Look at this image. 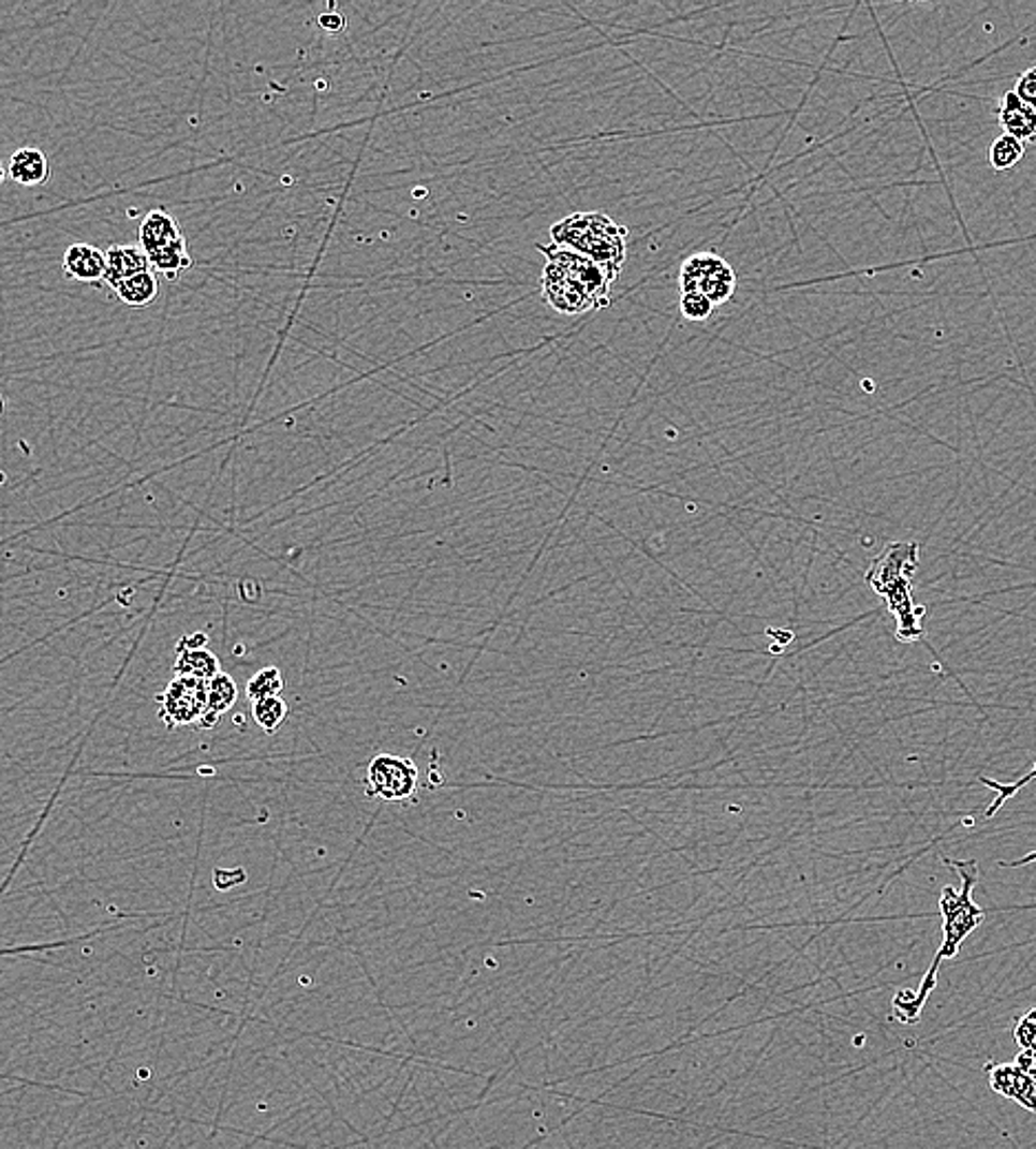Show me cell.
I'll return each mask as SVG.
<instances>
[{
	"instance_id": "e0dca14e",
	"label": "cell",
	"mask_w": 1036,
	"mask_h": 1149,
	"mask_svg": "<svg viewBox=\"0 0 1036 1149\" xmlns=\"http://www.w3.org/2000/svg\"><path fill=\"white\" fill-rule=\"evenodd\" d=\"M120 301L129 308H148L153 306L160 296V279L153 270L142 272L137 277L127 279L116 288Z\"/></svg>"
},
{
	"instance_id": "8992f818",
	"label": "cell",
	"mask_w": 1036,
	"mask_h": 1149,
	"mask_svg": "<svg viewBox=\"0 0 1036 1149\" xmlns=\"http://www.w3.org/2000/svg\"><path fill=\"white\" fill-rule=\"evenodd\" d=\"M418 767L412 758L396 754H379L367 765L365 790L369 798L400 802L412 798L418 790Z\"/></svg>"
},
{
	"instance_id": "52a82bcc",
	"label": "cell",
	"mask_w": 1036,
	"mask_h": 1149,
	"mask_svg": "<svg viewBox=\"0 0 1036 1149\" xmlns=\"http://www.w3.org/2000/svg\"><path fill=\"white\" fill-rule=\"evenodd\" d=\"M158 703L160 719L168 730L202 723L208 712V683L189 677H175L158 696Z\"/></svg>"
},
{
	"instance_id": "ffe728a7",
	"label": "cell",
	"mask_w": 1036,
	"mask_h": 1149,
	"mask_svg": "<svg viewBox=\"0 0 1036 1149\" xmlns=\"http://www.w3.org/2000/svg\"><path fill=\"white\" fill-rule=\"evenodd\" d=\"M979 781H981L983 785H988L990 790H994V792L998 794V796H996V800H994V802H992V805L988 807V811H986V815H988V819H992V815H994V811H996L998 807H1002V805H1004V802H1006V800H1008L1010 796H1015V794H1017V792H1019L1021 787H1025V785H1027L1030 781H1036V763H1034V769H1032V771H1030V774H1027L1025 778H1021V781H1017V783H1012V785H1004V783H994V781H990V778H979ZM1030 863H1036V851H1034V854H1030V856L1021 858V860H1015V863L1006 865V867H1025V865H1030Z\"/></svg>"
},
{
	"instance_id": "484cf974",
	"label": "cell",
	"mask_w": 1036,
	"mask_h": 1149,
	"mask_svg": "<svg viewBox=\"0 0 1036 1149\" xmlns=\"http://www.w3.org/2000/svg\"><path fill=\"white\" fill-rule=\"evenodd\" d=\"M1015 1063L1019 1065V1070H1023L1027 1077L1036 1084V1048H1025L1017 1055Z\"/></svg>"
},
{
	"instance_id": "9a60e30c",
	"label": "cell",
	"mask_w": 1036,
	"mask_h": 1149,
	"mask_svg": "<svg viewBox=\"0 0 1036 1149\" xmlns=\"http://www.w3.org/2000/svg\"><path fill=\"white\" fill-rule=\"evenodd\" d=\"M237 696H239V690H237L235 679L231 675H226V673L217 675L208 683V712L202 719L199 727H204V730L214 727L221 717H224L226 712H231L235 708Z\"/></svg>"
},
{
	"instance_id": "44dd1931",
	"label": "cell",
	"mask_w": 1036,
	"mask_h": 1149,
	"mask_svg": "<svg viewBox=\"0 0 1036 1149\" xmlns=\"http://www.w3.org/2000/svg\"><path fill=\"white\" fill-rule=\"evenodd\" d=\"M252 717L266 734H275L287 719V703L281 696L256 701L252 706Z\"/></svg>"
},
{
	"instance_id": "d4e9b609",
	"label": "cell",
	"mask_w": 1036,
	"mask_h": 1149,
	"mask_svg": "<svg viewBox=\"0 0 1036 1149\" xmlns=\"http://www.w3.org/2000/svg\"><path fill=\"white\" fill-rule=\"evenodd\" d=\"M316 23H319V27H321L323 31H327V33H341V31H345V27H347L345 16L339 14V12L323 14V16H319Z\"/></svg>"
},
{
	"instance_id": "7a4b0ae2",
	"label": "cell",
	"mask_w": 1036,
	"mask_h": 1149,
	"mask_svg": "<svg viewBox=\"0 0 1036 1149\" xmlns=\"http://www.w3.org/2000/svg\"><path fill=\"white\" fill-rule=\"evenodd\" d=\"M546 256L542 272V294L546 304L560 314L579 316L610 306V277L588 256L560 248L537 246Z\"/></svg>"
},
{
	"instance_id": "2e32d148",
	"label": "cell",
	"mask_w": 1036,
	"mask_h": 1149,
	"mask_svg": "<svg viewBox=\"0 0 1036 1149\" xmlns=\"http://www.w3.org/2000/svg\"><path fill=\"white\" fill-rule=\"evenodd\" d=\"M148 259H151L153 272H160L168 281H177L181 277V272H187L193 266V256L189 252L187 237H181V239L173 241L171 246H166V248H162V250H158L153 254H148Z\"/></svg>"
},
{
	"instance_id": "6da1fadb",
	"label": "cell",
	"mask_w": 1036,
	"mask_h": 1149,
	"mask_svg": "<svg viewBox=\"0 0 1036 1149\" xmlns=\"http://www.w3.org/2000/svg\"><path fill=\"white\" fill-rule=\"evenodd\" d=\"M950 867H954V871L959 873L961 878V888H952V886H944V892L939 896V913L944 917V924H942V931H944V942L937 951V957L933 961V967L929 969V975L923 977L921 986H919V992L917 997L911 995L908 990H902L896 995L893 999V1006H896V1015L902 1019V1021H917L923 1004H927V999L931 995V990L935 988V982H937V969L942 959H952L957 957L959 953V946L961 942H964L977 926L983 922L986 917V911L973 900V888L979 880V871H977V863L975 860H968V863H959V860H946Z\"/></svg>"
},
{
	"instance_id": "7402d4cb",
	"label": "cell",
	"mask_w": 1036,
	"mask_h": 1149,
	"mask_svg": "<svg viewBox=\"0 0 1036 1149\" xmlns=\"http://www.w3.org/2000/svg\"><path fill=\"white\" fill-rule=\"evenodd\" d=\"M714 304L708 299L706 294H698V292H687V294H681V314L687 319V321H694V323H702L708 321L714 312Z\"/></svg>"
},
{
	"instance_id": "8fae6325",
	"label": "cell",
	"mask_w": 1036,
	"mask_h": 1149,
	"mask_svg": "<svg viewBox=\"0 0 1036 1149\" xmlns=\"http://www.w3.org/2000/svg\"><path fill=\"white\" fill-rule=\"evenodd\" d=\"M153 270L151 268V259H148V254L139 248V246H129V244H116L110 246L106 250V285L110 288H118L120 283H124L127 279L131 277H137L142 272H148Z\"/></svg>"
},
{
	"instance_id": "d6986e66",
	"label": "cell",
	"mask_w": 1036,
	"mask_h": 1149,
	"mask_svg": "<svg viewBox=\"0 0 1036 1149\" xmlns=\"http://www.w3.org/2000/svg\"><path fill=\"white\" fill-rule=\"evenodd\" d=\"M285 688V679H283V673L279 668H275V665H268V668L258 671L246 686V694L252 703L256 701H264V698H272V696H281Z\"/></svg>"
},
{
	"instance_id": "277c9868",
	"label": "cell",
	"mask_w": 1036,
	"mask_h": 1149,
	"mask_svg": "<svg viewBox=\"0 0 1036 1149\" xmlns=\"http://www.w3.org/2000/svg\"><path fill=\"white\" fill-rule=\"evenodd\" d=\"M627 229L606 212H575L550 229L554 246L579 252L606 270L615 283L625 264Z\"/></svg>"
},
{
	"instance_id": "9c48e42d",
	"label": "cell",
	"mask_w": 1036,
	"mask_h": 1149,
	"mask_svg": "<svg viewBox=\"0 0 1036 1149\" xmlns=\"http://www.w3.org/2000/svg\"><path fill=\"white\" fill-rule=\"evenodd\" d=\"M990 1088L1010 1101H1017L1032 1115H1036V1084L1017 1063H998L988 1067Z\"/></svg>"
},
{
	"instance_id": "603a6c76",
	"label": "cell",
	"mask_w": 1036,
	"mask_h": 1149,
	"mask_svg": "<svg viewBox=\"0 0 1036 1149\" xmlns=\"http://www.w3.org/2000/svg\"><path fill=\"white\" fill-rule=\"evenodd\" d=\"M1015 1040L1017 1044L1021 1046V1050L1025 1048H1036V1008H1032L1015 1028Z\"/></svg>"
},
{
	"instance_id": "5b68a950",
	"label": "cell",
	"mask_w": 1036,
	"mask_h": 1149,
	"mask_svg": "<svg viewBox=\"0 0 1036 1149\" xmlns=\"http://www.w3.org/2000/svg\"><path fill=\"white\" fill-rule=\"evenodd\" d=\"M681 294H706L714 306H723L736 292V272L723 256L714 252H696L687 256L679 272Z\"/></svg>"
},
{
	"instance_id": "7c38bea8",
	"label": "cell",
	"mask_w": 1036,
	"mask_h": 1149,
	"mask_svg": "<svg viewBox=\"0 0 1036 1149\" xmlns=\"http://www.w3.org/2000/svg\"><path fill=\"white\" fill-rule=\"evenodd\" d=\"M998 124L1004 127L1006 135L1023 144L1036 142V111L1015 91H1008L1002 106H998Z\"/></svg>"
},
{
	"instance_id": "4fadbf2b",
	"label": "cell",
	"mask_w": 1036,
	"mask_h": 1149,
	"mask_svg": "<svg viewBox=\"0 0 1036 1149\" xmlns=\"http://www.w3.org/2000/svg\"><path fill=\"white\" fill-rule=\"evenodd\" d=\"M183 233H181V226L177 224V219L166 212V210H151L139 224V233H137V239H139V248L146 252V254H153L166 246H171L173 241L181 239Z\"/></svg>"
},
{
	"instance_id": "ba28073f",
	"label": "cell",
	"mask_w": 1036,
	"mask_h": 1149,
	"mask_svg": "<svg viewBox=\"0 0 1036 1149\" xmlns=\"http://www.w3.org/2000/svg\"><path fill=\"white\" fill-rule=\"evenodd\" d=\"M208 637L204 633L181 637L177 644V659H175V677H189L197 681L210 683L217 675H221L219 659L206 648Z\"/></svg>"
},
{
	"instance_id": "30bf717a",
	"label": "cell",
	"mask_w": 1036,
	"mask_h": 1149,
	"mask_svg": "<svg viewBox=\"0 0 1036 1149\" xmlns=\"http://www.w3.org/2000/svg\"><path fill=\"white\" fill-rule=\"evenodd\" d=\"M62 272L69 281L98 283L106 277V252L91 244H71L62 256Z\"/></svg>"
},
{
	"instance_id": "ac0fdd59",
	"label": "cell",
	"mask_w": 1036,
	"mask_h": 1149,
	"mask_svg": "<svg viewBox=\"0 0 1036 1149\" xmlns=\"http://www.w3.org/2000/svg\"><path fill=\"white\" fill-rule=\"evenodd\" d=\"M1023 156H1025V144L1015 139V137H1010V135H1006V133L998 135L992 142L990 153H988L990 166L994 171H1010V168H1015L1023 160Z\"/></svg>"
},
{
	"instance_id": "3957f363",
	"label": "cell",
	"mask_w": 1036,
	"mask_h": 1149,
	"mask_svg": "<svg viewBox=\"0 0 1036 1149\" xmlns=\"http://www.w3.org/2000/svg\"><path fill=\"white\" fill-rule=\"evenodd\" d=\"M919 562V546L896 542L888 544L867 573L869 586L886 600V606L898 617V639L915 642L923 637L919 617L927 608L915 606L911 592V577Z\"/></svg>"
},
{
	"instance_id": "5bb4252c",
	"label": "cell",
	"mask_w": 1036,
	"mask_h": 1149,
	"mask_svg": "<svg viewBox=\"0 0 1036 1149\" xmlns=\"http://www.w3.org/2000/svg\"><path fill=\"white\" fill-rule=\"evenodd\" d=\"M10 177L20 187H43L49 181L51 168L41 148L25 146L10 158Z\"/></svg>"
},
{
	"instance_id": "cb8c5ba5",
	"label": "cell",
	"mask_w": 1036,
	"mask_h": 1149,
	"mask_svg": "<svg viewBox=\"0 0 1036 1149\" xmlns=\"http://www.w3.org/2000/svg\"><path fill=\"white\" fill-rule=\"evenodd\" d=\"M1025 104H1030L1036 111V67L1027 69L1023 76L1017 80V87L1012 89Z\"/></svg>"
}]
</instances>
